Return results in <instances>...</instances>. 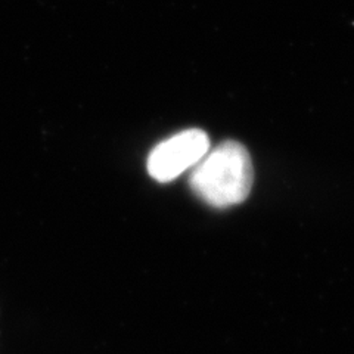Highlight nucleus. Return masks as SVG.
<instances>
[{
  "instance_id": "nucleus-1",
  "label": "nucleus",
  "mask_w": 354,
  "mask_h": 354,
  "mask_svg": "<svg viewBox=\"0 0 354 354\" xmlns=\"http://www.w3.org/2000/svg\"><path fill=\"white\" fill-rule=\"evenodd\" d=\"M252 180V161L247 148L239 142L226 140L195 165L189 183L208 205L227 208L245 201Z\"/></svg>"
},
{
  "instance_id": "nucleus-2",
  "label": "nucleus",
  "mask_w": 354,
  "mask_h": 354,
  "mask_svg": "<svg viewBox=\"0 0 354 354\" xmlns=\"http://www.w3.org/2000/svg\"><path fill=\"white\" fill-rule=\"evenodd\" d=\"M209 151V138L204 130L191 129L165 139L148 158V171L158 182H170L201 161Z\"/></svg>"
}]
</instances>
